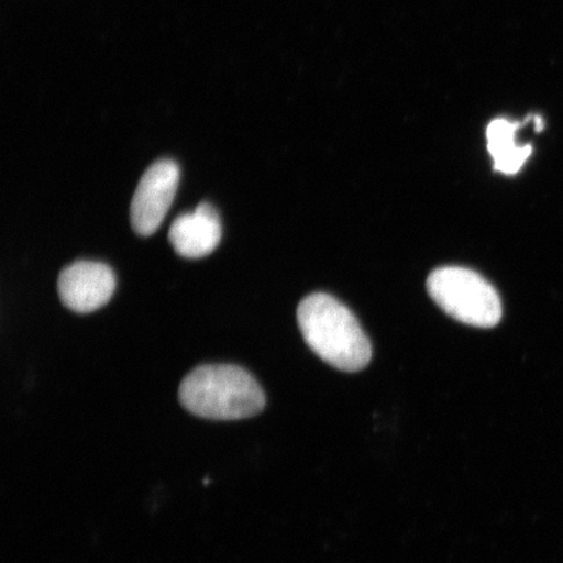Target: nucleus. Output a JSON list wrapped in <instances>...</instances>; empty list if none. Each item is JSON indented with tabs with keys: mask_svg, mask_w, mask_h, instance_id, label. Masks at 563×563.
Instances as JSON below:
<instances>
[{
	"mask_svg": "<svg viewBox=\"0 0 563 563\" xmlns=\"http://www.w3.org/2000/svg\"><path fill=\"white\" fill-rule=\"evenodd\" d=\"M222 224L217 209L201 202L194 213L181 214L168 231V241L179 256L202 258L221 243Z\"/></svg>",
	"mask_w": 563,
	"mask_h": 563,
	"instance_id": "6",
	"label": "nucleus"
},
{
	"mask_svg": "<svg viewBox=\"0 0 563 563\" xmlns=\"http://www.w3.org/2000/svg\"><path fill=\"white\" fill-rule=\"evenodd\" d=\"M179 400L195 417L220 421L256 417L266 405L256 378L229 364L201 365L188 373L179 387Z\"/></svg>",
	"mask_w": 563,
	"mask_h": 563,
	"instance_id": "2",
	"label": "nucleus"
},
{
	"mask_svg": "<svg viewBox=\"0 0 563 563\" xmlns=\"http://www.w3.org/2000/svg\"><path fill=\"white\" fill-rule=\"evenodd\" d=\"M117 287L111 267L97 262H77L58 278L59 298L70 311L90 313L108 305Z\"/></svg>",
	"mask_w": 563,
	"mask_h": 563,
	"instance_id": "5",
	"label": "nucleus"
},
{
	"mask_svg": "<svg viewBox=\"0 0 563 563\" xmlns=\"http://www.w3.org/2000/svg\"><path fill=\"white\" fill-rule=\"evenodd\" d=\"M298 322L308 346L332 367L357 372L369 364L368 336L340 300L323 292L309 295L300 302Z\"/></svg>",
	"mask_w": 563,
	"mask_h": 563,
	"instance_id": "1",
	"label": "nucleus"
},
{
	"mask_svg": "<svg viewBox=\"0 0 563 563\" xmlns=\"http://www.w3.org/2000/svg\"><path fill=\"white\" fill-rule=\"evenodd\" d=\"M180 180V167L173 159H159L139 181L131 203V223L136 234L151 236L172 208Z\"/></svg>",
	"mask_w": 563,
	"mask_h": 563,
	"instance_id": "4",
	"label": "nucleus"
},
{
	"mask_svg": "<svg viewBox=\"0 0 563 563\" xmlns=\"http://www.w3.org/2000/svg\"><path fill=\"white\" fill-rule=\"evenodd\" d=\"M523 123L498 118L487 129L488 151L495 161V170L505 175H516L530 158L532 145H518L517 131Z\"/></svg>",
	"mask_w": 563,
	"mask_h": 563,
	"instance_id": "7",
	"label": "nucleus"
},
{
	"mask_svg": "<svg viewBox=\"0 0 563 563\" xmlns=\"http://www.w3.org/2000/svg\"><path fill=\"white\" fill-rule=\"evenodd\" d=\"M427 287L443 312L466 325L487 329L501 320V299L496 288L474 271L440 267L429 276Z\"/></svg>",
	"mask_w": 563,
	"mask_h": 563,
	"instance_id": "3",
	"label": "nucleus"
}]
</instances>
